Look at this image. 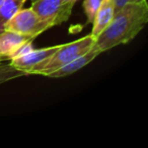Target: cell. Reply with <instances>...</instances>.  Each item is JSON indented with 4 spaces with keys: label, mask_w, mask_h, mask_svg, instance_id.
I'll use <instances>...</instances> for the list:
<instances>
[{
    "label": "cell",
    "mask_w": 148,
    "mask_h": 148,
    "mask_svg": "<svg viewBox=\"0 0 148 148\" xmlns=\"http://www.w3.org/2000/svg\"><path fill=\"white\" fill-rule=\"evenodd\" d=\"M148 23V3H129L117 11L111 23L95 38L92 48L99 53L134 39Z\"/></svg>",
    "instance_id": "6da1fadb"
},
{
    "label": "cell",
    "mask_w": 148,
    "mask_h": 148,
    "mask_svg": "<svg viewBox=\"0 0 148 148\" xmlns=\"http://www.w3.org/2000/svg\"><path fill=\"white\" fill-rule=\"evenodd\" d=\"M95 41V39L89 34L71 43L63 44L41 67L36 69L33 74L48 76L51 72L59 69L65 64L88 52L92 48Z\"/></svg>",
    "instance_id": "7a4b0ae2"
},
{
    "label": "cell",
    "mask_w": 148,
    "mask_h": 148,
    "mask_svg": "<svg viewBox=\"0 0 148 148\" xmlns=\"http://www.w3.org/2000/svg\"><path fill=\"white\" fill-rule=\"evenodd\" d=\"M76 1L77 0H37L32 2V9L53 27L69 19Z\"/></svg>",
    "instance_id": "3957f363"
},
{
    "label": "cell",
    "mask_w": 148,
    "mask_h": 148,
    "mask_svg": "<svg viewBox=\"0 0 148 148\" xmlns=\"http://www.w3.org/2000/svg\"><path fill=\"white\" fill-rule=\"evenodd\" d=\"M49 29H51V25L43 21L31 7L21 8L6 23L4 29H10L35 39Z\"/></svg>",
    "instance_id": "277c9868"
},
{
    "label": "cell",
    "mask_w": 148,
    "mask_h": 148,
    "mask_svg": "<svg viewBox=\"0 0 148 148\" xmlns=\"http://www.w3.org/2000/svg\"><path fill=\"white\" fill-rule=\"evenodd\" d=\"M61 45L52 46V47L42 48V49H33L31 52L21 57L10 60V64L16 69L25 72L27 75L33 74V72L39 67H41Z\"/></svg>",
    "instance_id": "5b68a950"
},
{
    "label": "cell",
    "mask_w": 148,
    "mask_h": 148,
    "mask_svg": "<svg viewBox=\"0 0 148 148\" xmlns=\"http://www.w3.org/2000/svg\"><path fill=\"white\" fill-rule=\"evenodd\" d=\"M34 38L21 35L10 29H3L0 32V58L1 60L11 59L12 55L23 44L34 41Z\"/></svg>",
    "instance_id": "8992f818"
},
{
    "label": "cell",
    "mask_w": 148,
    "mask_h": 148,
    "mask_svg": "<svg viewBox=\"0 0 148 148\" xmlns=\"http://www.w3.org/2000/svg\"><path fill=\"white\" fill-rule=\"evenodd\" d=\"M99 52L95 50L93 48H91L88 52H86L83 55L77 57L76 59L72 60L69 63L65 64L64 66L60 67L59 69L55 70V71L51 72L47 77H51V78H60V77H65L68 75L75 73L76 71L80 70L81 68H83L84 66H86L87 64H89L90 62H92L97 56L99 55Z\"/></svg>",
    "instance_id": "52a82bcc"
},
{
    "label": "cell",
    "mask_w": 148,
    "mask_h": 148,
    "mask_svg": "<svg viewBox=\"0 0 148 148\" xmlns=\"http://www.w3.org/2000/svg\"><path fill=\"white\" fill-rule=\"evenodd\" d=\"M114 14H115V5L113 0H103L92 21L93 27L90 35L95 39L111 23Z\"/></svg>",
    "instance_id": "ba28073f"
},
{
    "label": "cell",
    "mask_w": 148,
    "mask_h": 148,
    "mask_svg": "<svg viewBox=\"0 0 148 148\" xmlns=\"http://www.w3.org/2000/svg\"><path fill=\"white\" fill-rule=\"evenodd\" d=\"M27 0H4L0 5V32L5 29L6 23L23 7Z\"/></svg>",
    "instance_id": "9c48e42d"
},
{
    "label": "cell",
    "mask_w": 148,
    "mask_h": 148,
    "mask_svg": "<svg viewBox=\"0 0 148 148\" xmlns=\"http://www.w3.org/2000/svg\"><path fill=\"white\" fill-rule=\"evenodd\" d=\"M27 74L21 70L14 68L10 63L6 65H0V84L7 82L9 80L25 76Z\"/></svg>",
    "instance_id": "30bf717a"
},
{
    "label": "cell",
    "mask_w": 148,
    "mask_h": 148,
    "mask_svg": "<svg viewBox=\"0 0 148 148\" xmlns=\"http://www.w3.org/2000/svg\"><path fill=\"white\" fill-rule=\"evenodd\" d=\"M103 0H84L83 1V9L87 17V23H92L95 13L101 7Z\"/></svg>",
    "instance_id": "8fae6325"
},
{
    "label": "cell",
    "mask_w": 148,
    "mask_h": 148,
    "mask_svg": "<svg viewBox=\"0 0 148 148\" xmlns=\"http://www.w3.org/2000/svg\"><path fill=\"white\" fill-rule=\"evenodd\" d=\"M33 49H34V48H33V41L25 42V44H23V45H21V47H19L18 49H17L16 51H15V53L12 55L11 59H14V58H17V57H21V56L25 55L27 53L31 52Z\"/></svg>",
    "instance_id": "7c38bea8"
},
{
    "label": "cell",
    "mask_w": 148,
    "mask_h": 148,
    "mask_svg": "<svg viewBox=\"0 0 148 148\" xmlns=\"http://www.w3.org/2000/svg\"><path fill=\"white\" fill-rule=\"evenodd\" d=\"M146 1L147 0H113L114 5H115V11H117L118 9L123 7L124 5L129 4V3H141L146 2Z\"/></svg>",
    "instance_id": "4fadbf2b"
},
{
    "label": "cell",
    "mask_w": 148,
    "mask_h": 148,
    "mask_svg": "<svg viewBox=\"0 0 148 148\" xmlns=\"http://www.w3.org/2000/svg\"><path fill=\"white\" fill-rule=\"evenodd\" d=\"M3 1H4V0H0V5L2 4V2H3Z\"/></svg>",
    "instance_id": "5bb4252c"
},
{
    "label": "cell",
    "mask_w": 148,
    "mask_h": 148,
    "mask_svg": "<svg viewBox=\"0 0 148 148\" xmlns=\"http://www.w3.org/2000/svg\"><path fill=\"white\" fill-rule=\"evenodd\" d=\"M35 1H37V0H32V2H35Z\"/></svg>",
    "instance_id": "9a60e30c"
},
{
    "label": "cell",
    "mask_w": 148,
    "mask_h": 148,
    "mask_svg": "<svg viewBox=\"0 0 148 148\" xmlns=\"http://www.w3.org/2000/svg\"><path fill=\"white\" fill-rule=\"evenodd\" d=\"M1 61H2V60H1V58H0V62H1Z\"/></svg>",
    "instance_id": "2e32d148"
}]
</instances>
